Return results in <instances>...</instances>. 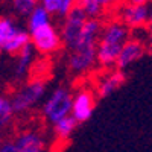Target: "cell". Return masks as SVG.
<instances>
[{"label": "cell", "mask_w": 152, "mask_h": 152, "mask_svg": "<svg viewBox=\"0 0 152 152\" xmlns=\"http://www.w3.org/2000/svg\"><path fill=\"white\" fill-rule=\"evenodd\" d=\"M18 26L15 24L14 20H11L8 17H0V52H2V47L6 43V40L15 32Z\"/></svg>", "instance_id": "cell-20"}, {"label": "cell", "mask_w": 152, "mask_h": 152, "mask_svg": "<svg viewBox=\"0 0 152 152\" xmlns=\"http://www.w3.org/2000/svg\"><path fill=\"white\" fill-rule=\"evenodd\" d=\"M120 0H76V8L81 9L88 18L102 20L108 12L116 9Z\"/></svg>", "instance_id": "cell-12"}, {"label": "cell", "mask_w": 152, "mask_h": 152, "mask_svg": "<svg viewBox=\"0 0 152 152\" xmlns=\"http://www.w3.org/2000/svg\"><path fill=\"white\" fill-rule=\"evenodd\" d=\"M35 53H37L35 49H34L31 44H28V46L17 55L15 67H14V76H15L17 81H23V79L31 73L34 62L37 61Z\"/></svg>", "instance_id": "cell-13"}, {"label": "cell", "mask_w": 152, "mask_h": 152, "mask_svg": "<svg viewBox=\"0 0 152 152\" xmlns=\"http://www.w3.org/2000/svg\"><path fill=\"white\" fill-rule=\"evenodd\" d=\"M14 117H15V113L12 110L9 97L5 94H0V131L3 132L9 126H12Z\"/></svg>", "instance_id": "cell-17"}, {"label": "cell", "mask_w": 152, "mask_h": 152, "mask_svg": "<svg viewBox=\"0 0 152 152\" xmlns=\"http://www.w3.org/2000/svg\"><path fill=\"white\" fill-rule=\"evenodd\" d=\"M28 44H31L28 31L26 29H21V28H17L15 32L12 34L6 40V43L3 44L2 52H5V53H8L11 56H17Z\"/></svg>", "instance_id": "cell-14"}, {"label": "cell", "mask_w": 152, "mask_h": 152, "mask_svg": "<svg viewBox=\"0 0 152 152\" xmlns=\"http://www.w3.org/2000/svg\"><path fill=\"white\" fill-rule=\"evenodd\" d=\"M46 96V81L43 78H32L12 93L9 97L15 114H26L41 104Z\"/></svg>", "instance_id": "cell-3"}, {"label": "cell", "mask_w": 152, "mask_h": 152, "mask_svg": "<svg viewBox=\"0 0 152 152\" xmlns=\"http://www.w3.org/2000/svg\"><path fill=\"white\" fill-rule=\"evenodd\" d=\"M40 5L38 0H12V9L18 17L26 18L31 12Z\"/></svg>", "instance_id": "cell-19"}, {"label": "cell", "mask_w": 152, "mask_h": 152, "mask_svg": "<svg viewBox=\"0 0 152 152\" xmlns=\"http://www.w3.org/2000/svg\"><path fill=\"white\" fill-rule=\"evenodd\" d=\"M125 3H129V5H151V0H125Z\"/></svg>", "instance_id": "cell-22"}, {"label": "cell", "mask_w": 152, "mask_h": 152, "mask_svg": "<svg viewBox=\"0 0 152 152\" xmlns=\"http://www.w3.org/2000/svg\"><path fill=\"white\" fill-rule=\"evenodd\" d=\"M125 82H126V73L125 72L117 70V69L104 70L102 75L97 76L93 91H94L96 96L104 99V97L114 94Z\"/></svg>", "instance_id": "cell-10"}, {"label": "cell", "mask_w": 152, "mask_h": 152, "mask_svg": "<svg viewBox=\"0 0 152 152\" xmlns=\"http://www.w3.org/2000/svg\"><path fill=\"white\" fill-rule=\"evenodd\" d=\"M0 152H18L12 140H3L0 143Z\"/></svg>", "instance_id": "cell-21"}, {"label": "cell", "mask_w": 152, "mask_h": 152, "mask_svg": "<svg viewBox=\"0 0 152 152\" xmlns=\"http://www.w3.org/2000/svg\"><path fill=\"white\" fill-rule=\"evenodd\" d=\"M88 17L78 8H73L70 12L62 17V23L59 28V37H61V44L67 52L73 50L78 46L79 40H81V34H82V28L84 23Z\"/></svg>", "instance_id": "cell-7"}, {"label": "cell", "mask_w": 152, "mask_h": 152, "mask_svg": "<svg viewBox=\"0 0 152 152\" xmlns=\"http://www.w3.org/2000/svg\"><path fill=\"white\" fill-rule=\"evenodd\" d=\"M3 142V134H2V131H0V143Z\"/></svg>", "instance_id": "cell-23"}, {"label": "cell", "mask_w": 152, "mask_h": 152, "mask_svg": "<svg viewBox=\"0 0 152 152\" xmlns=\"http://www.w3.org/2000/svg\"><path fill=\"white\" fill-rule=\"evenodd\" d=\"M26 18H28V29L26 31L35 29L38 26H41V24H46V23L52 21V15H50L49 12L43 6H40V5H38Z\"/></svg>", "instance_id": "cell-18"}, {"label": "cell", "mask_w": 152, "mask_h": 152, "mask_svg": "<svg viewBox=\"0 0 152 152\" xmlns=\"http://www.w3.org/2000/svg\"><path fill=\"white\" fill-rule=\"evenodd\" d=\"M102 29L100 18H87L82 28L81 40L73 50L69 52L67 67L75 76H85L94 70L96 64V43Z\"/></svg>", "instance_id": "cell-1"}, {"label": "cell", "mask_w": 152, "mask_h": 152, "mask_svg": "<svg viewBox=\"0 0 152 152\" xmlns=\"http://www.w3.org/2000/svg\"><path fill=\"white\" fill-rule=\"evenodd\" d=\"M12 142H14L18 152H46L47 148L43 132L34 128L20 131Z\"/></svg>", "instance_id": "cell-11"}, {"label": "cell", "mask_w": 152, "mask_h": 152, "mask_svg": "<svg viewBox=\"0 0 152 152\" xmlns=\"http://www.w3.org/2000/svg\"><path fill=\"white\" fill-rule=\"evenodd\" d=\"M72 90L69 87L59 85L53 88V91L47 96L41 107V116L43 119L53 125L55 122L61 120L62 117L70 116L72 110Z\"/></svg>", "instance_id": "cell-4"}, {"label": "cell", "mask_w": 152, "mask_h": 152, "mask_svg": "<svg viewBox=\"0 0 152 152\" xmlns=\"http://www.w3.org/2000/svg\"><path fill=\"white\" fill-rule=\"evenodd\" d=\"M117 9V20L126 26L131 32L132 31H148L152 21V9L151 5H129V3H119Z\"/></svg>", "instance_id": "cell-6"}, {"label": "cell", "mask_w": 152, "mask_h": 152, "mask_svg": "<svg viewBox=\"0 0 152 152\" xmlns=\"http://www.w3.org/2000/svg\"><path fill=\"white\" fill-rule=\"evenodd\" d=\"M131 35V31L117 18L102 21V29L96 43V64L102 70L114 69L123 44Z\"/></svg>", "instance_id": "cell-2"}, {"label": "cell", "mask_w": 152, "mask_h": 152, "mask_svg": "<svg viewBox=\"0 0 152 152\" xmlns=\"http://www.w3.org/2000/svg\"><path fill=\"white\" fill-rule=\"evenodd\" d=\"M76 128H78V123H76V120L72 116H66L61 120L55 122L52 125V132H53L55 142L56 143H67L72 138L73 132L76 131Z\"/></svg>", "instance_id": "cell-15"}, {"label": "cell", "mask_w": 152, "mask_h": 152, "mask_svg": "<svg viewBox=\"0 0 152 152\" xmlns=\"http://www.w3.org/2000/svg\"><path fill=\"white\" fill-rule=\"evenodd\" d=\"M38 2H40V6H43L52 17L59 18L76 8V0H38Z\"/></svg>", "instance_id": "cell-16"}, {"label": "cell", "mask_w": 152, "mask_h": 152, "mask_svg": "<svg viewBox=\"0 0 152 152\" xmlns=\"http://www.w3.org/2000/svg\"><path fill=\"white\" fill-rule=\"evenodd\" d=\"M96 108V94L93 88L81 87L72 94V110L70 116L76 123H85L91 119Z\"/></svg>", "instance_id": "cell-8"}, {"label": "cell", "mask_w": 152, "mask_h": 152, "mask_svg": "<svg viewBox=\"0 0 152 152\" xmlns=\"http://www.w3.org/2000/svg\"><path fill=\"white\" fill-rule=\"evenodd\" d=\"M28 34H29L31 46L40 55L50 56L62 49L59 31L53 24V21L41 24V26H38L35 29H31V31H28Z\"/></svg>", "instance_id": "cell-5"}, {"label": "cell", "mask_w": 152, "mask_h": 152, "mask_svg": "<svg viewBox=\"0 0 152 152\" xmlns=\"http://www.w3.org/2000/svg\"><path fill=\"white\" fill-rule=\"evenodd\" d=\"M146 53H148V41H145L140 37L131 35L129 40L123 44L114 69L126 72L132 64H135L137 61H140Z\"/></svg>", "instance_id": "cell-9"}]
</instances>
